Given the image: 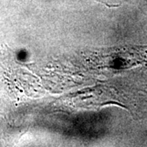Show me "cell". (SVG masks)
Instances as JSON below:
<instances>
[{
	"instance_id": "6da1fadb",
	"label": "cell",
	"mask_w": 147,
	"mask_h": 147,
	"mask_svg": "<svg viewBox=\"0 0 147 147\" xmlns=\"http://www.w3.org/2000/svg\"><path fill=\"white\" fill-rule=\"evenodd\" d=\"M146 7H145V8H146V12H147V0H146Z\"/></svg>"
},
{
	"instance_id": "7a4b0ae2",
	"label": "cell",
	"mask_w": 147,
	"mask_h": 147,
	"mask_svg": "<svg viewBox=\"0 0 147 147\" xmlns=\"http://www.w3.org/2000/svg\"><path fill=\"white\" fill-rule=\"evenodd\" d=\"M146 94H147V86H146Z\"/></svg>"
}]
</instances>
